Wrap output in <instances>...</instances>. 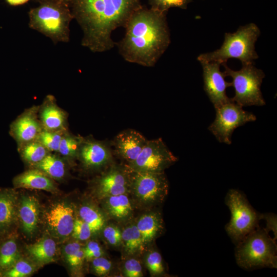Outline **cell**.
<instances>
[{
    "mask_svg": "<svg viewBox=\"0 0 277 277\" xmlns=\"http://www.w3.org/2000/svg\"><path fill=\"white\" fill-rule=\"evenodd\" d=\"M22 158L31 166L41 162L50 152L37 140L18 148Z\"/></svg>",
    "mask_w": 277,
    "mask_h": 277,
    "instance_id": "4316f807",
    "label": "cell"
},
{
    "mask_svg": "<svg viewBox=\"0 0 277 277\" xmlns=\"http://www.w3.org/2000/svg\"><path fill=\"white\" fill-rule=\"evenodd\" d=\"M135 223L145 250L163 233L164 230L162 216L157 211H149L142 214Z\"/></svg>",
    "mask_w": 277,
    "mask_h": 277,
    "instance_id": "d6986e66",
    "label": "cell"
},
{
    "mask_svg": "<svg viewBox=\"0 0 277 277\" xmlns=\"http://www.w3.org/2000/svg\"><path fill=\"white\" fill-rule=\"evenodd\" d=\"M38 169L52 179L60 180L66 175V165L63 159L55 154L49 152L41 162L31 166Z\"/></svg>",
    "mask_w": 277,
    "mask_h": 277,
    "instance_id": "484cf974",
    "label": "cell"
},
{
    "mask_svg": "<svg viewBox=\"0 0 277 277\" xmlns=\"http://www.w3.org/2000/svg\"><path fill=\"white\" fill-rule=\"evenodd\" d=\"M177 161V157L159 138L148 140L136 159L126 165L135 171L163 173Z\"/></svg>",
    "mask_w": 277,
    "mask_h": 277,
    "instance_id": "30bf717a",
    "label": "cell"
},
{
    "mask_svg": "<svg viewBox=\"0 0 277 277\" xmlns=\"http://www.w3.org/2000/svg\"><path fill=\"white\" fill-rule=\"evenodd\" d=\"M92 233V231L87 223L81 218L75 219L71 234L73 238L80 241H86L90 238Z\"/></svg>",
    "mask_w": 277,
    "mask_h": 277,
    "instance_id": "8d00e7d4",
    "label": "cell"
},
{
    "mask_svg": "<svg viewBox=\"0 0 277 277\" xmlns=\"http://www.w3.org/2000/svg\"><path fill=\"white\" fill-rule=\"evenodd\" d=\"M83 137L76 136L66 131L63 134L58 153L69 161L77 159Z\"/></svg>",
    "mask_w": 277,
    "mask_h": 277,
    "instance_id": "f1b7e54d",
    "label": "cell"
},
{
    "mask_svg": "<svg viewBox=\"0 0 277 277\" xmlns=\"http://www.w3.org/2000/svg\"><path fill=\"white\" fill-rule=\"evenodd\" d=\"M68 1L73 19L83 32L81 45L93 53L112 49L115 46L112 32L124 27L143 6L141 0Z\"/></svg>",
    "mask_w": 277,
    "mask_h": 277,
    "instance_id": "6da1fadb",
    "label": "cell"
},
{
    "mask_svg": "<svg viewBox=\"0 0 277 277\" xmlns=\"http://www.w3.org/2000/svg\"><path fill=\"white\" fill-rule=\"evenodd\" d=\"M167 14L143 6L132 14L124 36L115 43L125 61L146 67L156 64L171 42Z\"/></svg>",
    "mask_w": 277,
    "mask_h": 277,
    "instance_id": "7a4b0ae2",
    "label": "cell"
},
{
    "mask_svg": "<svg viewBox=\"0 0 277 277\" xmlns=\"http://www.w3.org/2000/svg\"><path fill=\"white\" fill-rule=\"evenodd\" d=\"M103 236L107 243L112 247H118L122 243V230L114 224L105 226Z\"/></svg>",
    "mask_w": 277,
    "mask_h": 277,
    "instance_id": "e575fe53",
    "label": "cell"
},
{
    "mask_svg": "<svg viewBox=\"0 0 277 277\" xmlns=\"http://www.w3.org/2000/svg\"><path fill=\"white\" fill-rule=\"evenodd\" d=\"M60 1H65V2H68V3H69V1H68V0H60Z\"/></svg>",
    "mask_w": 277,
    "mask_h": 277,
    "instance_id": "b9f144b4",
    "label": "cell"
},
{
    "mask_svg": "<svg viewBox=\"0 0 277 277\" xmlns=\"http://www.w3.org/2000/svg\"><path fill=\"white\" fill-rule=\"evenodd\" d=\"M38 106L24 111L10 125V134L16 141L18 148L36 139L43 129L38 117Z\"/></svg>",
    "mask_w": 277,
    "mask_h": 277,
    "instance_id": "5bb4252c",
    "label": "cell"
},
{
    "mask_svg": "<svg viewBox=\"0 0 277 277\" xmlns=\"http://www.w3.org/2000/svg\"><path fill=\"white\" fill-rule=\"evenodd\" d=\"M34 267L27 261L19 259L11 268L1 273L0 276L25 277L31 274Z\"/></svg>",
    "mask_w": 277,
    "mask_h": 277,
    "instance_id": "836d02e7",
    "label": "cell"
},
{
    "mask_svg": "<svg viewBox=\"0 0 277 277\" xmlns=\"http://www.w3.org/2000/svg\"><path fill=\"white\" fill-rule=\"evenodd\" d=\"M130 172L126 165L113 163L93 180L94 193L101 200L121 194H129Z\"/></svg>",
    "mask_w": 277,
    "mask_h": 277,
    "instance_id": "8fae6325",
    "label": "cell"
},
{
    "mask_svg": "<svg viewBox=\"0 0 277 277\" xmlns=\"http://www.w3.org/2000/svg\"><path fill=\"white\" fill-rule=\"evenodd\" d=\"M80 218L87 223L93 233L102 230L105 226L106 219L103 214L95 207L85 204L79 209Z\"/></svg>",
    "mask_w": 277,
    "mask_h": 277,
    "instance_id": "83f0119b",
    "label": "cell"
},
{
    "mask_svg": "<svg viewBox=\"0 0 277 277\" xmlns=\"http://www.w3.org/2000/svg\"><path fill=\"white\" fill-rule=\"evenodd\" d=\"M124 256L135 257L145 250L142 238L135 223L128 224L122 230V243Z\"/></svg>",
    "mask_w": 277,
    "mask_h": 277,
    "instance_id": "603a6c76",
    "label": "cell"
},
{
    "mask_svg": "<svg viewBox=\"0 0 277 277\" xmlns=\"http://www.w3.org/2000/svg\"><path fill=\"white\" fill-rule=\"evenodd\" d=\"M91 261L92 270L97 275L107 276L112 269V262L103 256L93 259Z\"/></svg>",
    "mask_w": 277,
    "mask_h": 277,
    "instance_id": "74e56055",
    "label": "cell"
},
{
    "mask_svg": "<svg viewBox=\"0 0 277 277\" xmlns=\"http://www.w3.org/2000/svg\"><path fill=\"white\" fill-rule=\"evenodd\" d=\"M48 229L55 236L66 238L72 234L75 218L73 207L65 202H57L46 212Z\"/></svg>",
    "mask_w": 277,
    "mask_h": 277,
    "instance_id": "9a60e30c",
    "label": "cell"
},
{
    "mask_svg": "<svg viewBox=\"0 0 277 277\" xmlns=\"http://www.w3.org/2000/svg\"><path fill=\"white\" fill-rule=\"evenodd\" d=\"M260 220L264 219L266 222V227L264 228L268 232L272 231L274 234L273 239L275 240L277 238V221L276 216L273 214H259Z\"/></svg>",
    "mask_w": 277,
    "mask_h": 277,
    "instance_id": "ab89813d",
    "label": "cell"
},
{
    "mask_svg": "<svg viewBox=\"0 0 277 277\" xmlns=\"http://www.w3.org/2000/svg\"><path fill=\"white\" fill-rule=\"evenodd\" d=\"M77 159L85 170L91 171L106 169L114 163L108 143L90 136L83 137Z\"/></svg>",
    "mask_w": 277,
    "mask_h": 277,
    "instance_id": "7c38bea8",
    "label": "cell"
},
{
    "mask_svg": "<svg viewBox=\"0 0 277 277\" xmlns=\"http://www.w3.org/2000/svg\"><path fill=\"white\" fill-rule=\"evenodd\" d=\"M38 5L28 12L30 28L56 44L68 43L70 24L73 17L69 3L60 0H38Z\"/></svg>",
    "mask_w": 277,
    "mask_h": 277,
    "instance_id": "3957f363",
    "label": "cell"
},
{
    "mask_svg": "<svg viewBox=\"0 0 277 277\" xmlns=\"http://www.w3.org/2000/svg\"><path fill=\"white\" fill-rule=\"evenodd\" d=\"M11 234L0 239V274L11 268L20 259L16 237Z\"/></svg>",
    "mask_w": 277,
    "mask_h": 277,
    "instance_id": "cb8c5ba5",
    "label": "cell"
},
{
    "mask_svg": "<svg viewBox=\"0 0 277 277\" xmlns=\"http://www.w3.org/2000/svg\"><path fill=\"white\" fill-rule=\"evenodd\" d=\"M147 141L139 132L128 129L120 132L112 144L116 155L129 163L136 159Z\"/></svg>",
    "mask_w": 277,
    "mask_h": 277,
    "instance_id": "2e32d148",
    "label": "cell"
},
{
    "mask_svg": "<svg viewBox=\"0 0 277 277\" xmlns=\"http://www.w3.org/2000/svg\"><path fill=\"white\" fill-rule=\"evenodd\" d=\"M129 194H121L101 199L107 215L119 222H126L132 216L134 204Z\"/></svg>",
    "mask_w": 277,
    "mask_h": 277,
    "instance_id": "ffe728a7",
    "label": "cell"
},
{
    "mask_svg": "<svg viewBox=\"0 0 277 277\" xmlns=\"http://www.w3.org/2000/svg\"><path fill=\"white\" fill-rule=\"evenodd\" d=\"M38 117L43 129L50 131H68V114L56 104L55 97L48 95L39 106Z\"/></svg>",
    "mask_w": 277,
    "mask_h": 277,
    "instance_id": "e0dca14e",
    "label": "cell"
},
{
    "mask_svg": "<svg viewBox=\"0 0 277 277\" xmlns=\"http://www.w3.org/2000/svg\"><path fill=\"white\" fill-rule=\"evenodd\" d=\"M39 204L33 196L22 197L18 202L17 216L24 232L31 235L35 231L39 219Z\"/></svg>",
    "mask_w": 277,
    "mask_h": 277,
    "instance_id": "7402d4cb",
    "label": "cell"
},
{
    "mask_svg": "<svg viewBox=\"0 0 277 277\" xmlns=\"http://www.w3.org/2000/svg\"><path fill=\"white\" fill-rule=\"evenodd\" d=\"M261 34L259 27L251 23L240 26L234 33H226L221 47L213 51L200 54L201 62H216L221 65L230 58L239 60L242 65L254 64L259 58L255 44Z\"/></svg>",
    "mask_w": 277,
    "mask_h": 277,
    "instance_id": "277c9868",
    "label": "cell"
},
{
    "mask_svg": "<svg viewBox=\"0 0 277 277\" xmlns=\"http://www.w3.org/2000/svg\"><path fill=\"white\" fill-rule=\"evenodd\" d=\"M84 249L85 259L91 261L93 259L102 256L104 251L100 244L95 241H89Z\"/></svg>",
    "mask_w": 277,
    "mask_h": 277,
    "instance_id": "f35d334b",
    "label": "cell"
},
{
    "mask_svg": "<svg viewBox=\"0 0 277 277\" xmlns=\"http://www.w3.org/2000/svg\"><path fill=\"white\" fill-rule=\"evenodd\" d=\"M235 255L242 268H276V245L264 228L258 226L238 243Z\"/></svg>",
    "mask_w": 277,
    "mask_h": 277,
    "instance_id": "5b68a950",
    "label": "cell"
},
{
    "mask_svg": "<svg viewBox=\"0 0 277 277\" xmlns=\"http://www.w3.org/2000/svg\"><path fill=\"white\" fill-rule=\"evenodd\" d=\"M145 264L151 275L157 276L166 274L162 257L157 251H148L145 256Z\"/></svg>",
    "mask_w": 277,
    "mask_h": 277,
    "instance_id": "1f68e13d",
    "label": "cell"
},
{
    "mask_svg": "<svg viewBox=\"0 0 277 277\" xmlns=\"http://www.w3.org/2000/svg\"><path fill=\"white\" fill-rule=\"evenodd\" d=\"M30 0H5L6 3L12 6H17L28 3Z\"/></svg>",
    "mask_w": 277,
    "mask_h": 277,
    "instance_id": "60d3db41",
    "label": "cell"
},
{
    "mask_svg": "<svg viewBox=\"0 0 277 277\" xmlns=\"http://www.w3.org/2000/svg\"><path fill=\"white\" fill-rule=\"evenodd\" d=\"M130 171L129 194L134 205L150 208L164 201L169 190L168 181L164 172H144L130 169Z\"/></svg>",
    "mask_w": 277,
    "mask_h": 277,
    "instance_id": "52a82bcc",
    "label": "cell"
},
{
    "mask_svg": "<svg viewBox=\"0 0 277 277\" xmlns=\"http://www.w3.org/2000/svg\"><path fill=\"white\" fill-rule=\"evenodd\" d=\"M1 237V236H0Z\"/></svg>",
    "mask_w": 277,
    "mask_h": 277,
    "instance_id": "7bdbcfd3",
    "label": "cell"
},
{
    "mask_svg": "<svg viewBox=\"0 0 277 277\" xmlns=\"http://www.w3.org/2000/svg\"><path fill=\"white\" fill-rule=\"evenodd\" d=\"M124 263L123 272L127 277H142L144 276L141 262L135 257H130Z\"/></svg>",
    "mask_w": 277,
    "mask_h": 277,
    "instance_id": "d590c367",
    "label": "cell"
},
{
    "mask_svg": "<svg viewBox=\"0 0 277 277\" xmlns=\"http://www.w3.org/2000/svg\"><path fill=\"white\" fill-rule=\"evenodd\" d=\"M30 256L39 264H45L55 261L56 246L54 241L49 238L26 246Z\"/></svg>",
    "mask_w": 277,
    "mask_h": 277,
    "instance_id": "d4e9b609",
    "label": "cell"
},
{
    "mask_svg": "<svg viewBox=\"0 0 277 277\" xmlns=\"http://www.w3.org/2000/svg\"><path fill=\"white\" fill-rule=\"evenodd\" d=\"M226 203L231 213L226 230L233 241L238 244L258 226L259 214L249 205L243 194L236 190L229 191Z\"/></svg>",
    "mask_w": 277,
    "mask_h": 277,
    "instance_id": "ba28073f",
    "label": "cell"
},
{
    "mask_svg": "<svg viewBox=\"0 0 277 277\" xmlns=\"http://www.w3.org/2000/svg\"><path fill=\"white\" fill-rule=\"evenodd\" d=\"M15 188L43 190L55 192L57 189L52 179L42 171L33 168L28 170L14 177Z\"/></svg>",
    "mask_w": 277,
    "mask_h": 277,
    "instance_id": "44dd1931",
    "label": "cell"
},
{
    "mask_svg": "<svg viewBox=\"0 0 277 277\" xmlns=\"http://www.w3.org/2000/svg\"><path fill=\"white\" fill-rule=\"evenodd\" d=\"M64 254L66 261L72 269L81 268L85 259L83 247L77 242L67 244L64 248Z\"/></svg>",
    "mask_w": 277,
    "mask_h": 277,
    "instance_id": "f546056e",
    "label": "cell"
},
{
    "mask_svg": "<svg viewBox=\"0 0 277 277\" xmlns=\"http://www.w3.org/2000/svg\"><path fill=\"white\" fill-rule=\"evenodd\" d=\"M150 8L161 12L167 13L170 8L186 9L192 0H147Z\"/></svg>",
    "mask_w": 277,
    "mask_h": 277,
    "instance_id": "d6a6232c",
    "label": "cell"
},
{
    "mask_svg": "<svg viewBox=\"0 0 277 277\" xmlns=\"http://www.w3.org/2000/svg\"><path fill=\"white\" fill-rule=\"evenodd\" d=\"M18 197L13 189L0 188V236L12 233L18 219Z\"/></svg>",
    "mask_w": 277,
    "mask_h": 277,
    "instance_id": "ac0fdd59",
    "label": "cell"
},
{
    "mask_svg": "<svg viewBox=\"0 0 277 277\" xmlns=\"http://www.w3.org/2000/svg\"><path fill=\"white\" fill-rule=\"evenodd\" d=\"M225 76L232 78L231 86L235 94L231 98L242 106H264L266 104L261 91V86L265 75L263 71L255 67L253 64L242 65L241 69L236 71L230 69L226 63L222 64Z\"/></svg>",
    "mask_w": 277,
    "mask_h": 277,
    "instance_id": "8992f818",
    "label": "cell"
},
{
    "mask_svg": "<svg viewBox=\"0 0 277 277\" xmlns=\"http://www.w3.org/2000/svg\"><path fill=\"white\" fill-rule=\"evenodd\" d=\"M215 109V118L208 129L220 142L228 145L236 128L256 119L254 114L244 110L231 98Z\"/></svg>",
    "mask_w": 277,
    "mask_h": 277,
    "instance_id": "9c48e42d",
    "label": "cell"
},
{
    "mask_svg": "<svg viewBox=\"0 0 277 277\" xmlns=\"http://www.w3.org/2000/svg\"><path fill=\"white\" fill-rule=\"evenodd\" d=\"M203 68L204 89L215 108L229 101L226 89L231 86L220 70V64L216 62H201Z\"/></svg>",
    "mask_w": 277,
    "mask_h": 277,
    "instance_id": "4fadbf2b",
    "label": "cell"
},
{
    "mask_svg": "<svg viewBox=\"0 0 277 277\" xmlns=\"http://www.w3.org/2000/svg\"><path fill=\"white\" fill-rule=\"evenodd\" d=\"M67 131H50L43 129L36 140L50 152H58L60 144L64 133Z\"/></svg>",
    "mask_w": 277,
    "mask_h": 277,
    "instance_id": "4dcf8cb0",
    "label": "cell"
}]
</instances>
